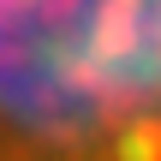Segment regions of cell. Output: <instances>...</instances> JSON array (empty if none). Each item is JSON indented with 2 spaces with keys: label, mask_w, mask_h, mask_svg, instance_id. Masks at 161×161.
I'll return each mask as SVG.
<instances>
[{
  "label": "cell",
  "mask_w": 161,
  "mask_h": 161,
  "mask_svg": "<svg viewBox=\"0 0 161 161\" xmlns=\"http://www.w3.org/2000/svg\"><path fill=\"white\" fill-rule=\"evenodd\" d=\"M0 161H161V0H0Z\"/></svg>",
  "instance_id": "6da1fadb"
}]
</instances>
